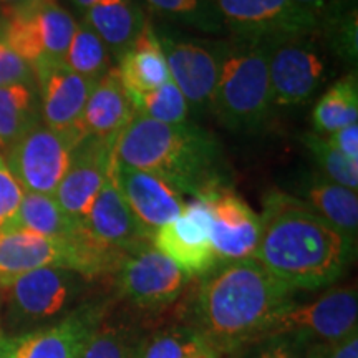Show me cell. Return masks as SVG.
Listing matches in <instances>:
<instances>
[{
  "label": "cell",
  "mask_w": 358,
  "mask_h": 358,
  "mask_svg": "<svg viewBox=\"0 0 358 358\" xmlns=\"http://www.w3.org/2000/svg\"><path fill=\"white\" fill-rule=\"evenodd\" d=\"M194 280L179 301V319L191 325L221 358L262 338L295 292L256 259L221 262Z\"/></svg>",
  "instance_id": "obj_1"
},
{
  "label": "cell",
  "mask_w": 358,
  "mask_h": 358,
  "mask_svg": "<svg viewBox=\"0 0 358 358\" xmlns=\"http://www.w3.org/2000/svg\"><path fill=\"white\" fill-rule=\"evenodd\" d=\"M271 108L267 45L226 40L209 110L222 127L244 133L261 128L271 115Z\"/></svg>",
  "instance_id": "obj_5"
},
{
  "label": "cell",
  "mask_w": 358,
  "mask_h": 358,
  "mask_svg": "<svg viewBox=\"0 0 358 358\" xmlns=\"http://www.w3.org/2000/svg\"><path fill=\"white\" fill-rule=\"evenodd\" d=\"M24 194L25 191L8 171L6 161H0V232L17 227Z\"/></svg>",
  "instance_id": "obj_36"
},
{
  "label": "cell",
  "mask_w": 358,
  "mask_h": 358,
  "mask_svg": "<svg viewBox=\"0 0 358 358\" xmlns=\"http://www.w3.org/2000/svg\"><path fill=\"white\" fill-rule=\"evenodd\" d=\"M42 267L73 271V249L69 241L50 239L20 227L0 232V289Z\"/></svg>",
  "instance_id": "obj_20"
},
{
  "label": "cell",
  "mask_w": 358,
  "mask_h": 358,
  "mask_svg": "<svg viewBox=\"0 0 358 358\" xmlns=\"http://www.w3.org/2000/svg\"><path fill=\"white\" fill-rule=\"evenodd\" d=\"M194 199L208 206L211 216V239L219 262L243 261L256 254L261 239V216L231 185H221Z\"/></svg>",
  "instance_id": "obj_15"
},
{
  "label": "cell",
  "mask_w": 358,
  "mask_h": 358,
  "mask_svg": "<svg viewBox=\"0 0 358 358\" xmlns=\"http://www.w3.org/2000/svg\"><path fill=\"white\" fill-rule=\"evenodd\" d=\"M262 206L254 259L268 274L294 292L329 287L343 275L357 245L342 232L294 194L267 191Z\"/></svg>",
  "instance_id": "obj_2"
},
{
  "label": "cell",
  "mask_w": 358,
  "mask_h": 358,
  "mask_svg": "<svg viewBox=\"0 0 358 358\" xmlns=\"http://www.w3.org/2000/svg\"><path fill=\"white\" fill-rule=\"evenodd\" d=\"M64 267H42L17 277L3 292L2 332L22 337L47 329L106 294L101 285Z\"/></svg>",
  "instance_id": "obj_4"
},
{
  "label": "cell",
  "mask_w": 358,
  "mask_h": 358,
  "mask_svg": "<svg viewBox=\"0 0 358 358\" xmlns=\"http://www.w3.org/2000/svg\"><path fill=\"white\" fill-rule=\"evenodd\" d=\"M203 337L182 322L176 312L171 317L150 325L145 330L140 345V358H189L209 352ZM213 352V350H211Z\"/></svg>",
  "instance_id": "obj_26"
},
{
  "label": "cell",
  "mask_w": 358,
  "mask_h": 358,
  "mask_svg": "<svg viewBox=\"0 0 358 358\" xmlns=\"http://www.w3.org/2000/svg\"><path fill=\"white\" fill-rule=\"evenodd\" d=\"M82 22L103 40L110 53L120 58L131 47L148 19L133 0H98L83 12Z\"/></svg>",
  "instance_id": "obj_24"
},
{
  "label": "cell",
  "mask_w": 358,
  "mask_h": 358,
  "mask_svg": "<svg viewBox=\"0 0 358 358\" xmlns=\"http://www.w3.org/2000/svg\"><path fill=\"white\" fill-rule=\"evenodd\" d=\"M0 161H6V159H3V158H2V153H0Z\"/></svg>",
  "instance_id": "obj_45"
},
{
  "label": "cell",
  "mask_w": 358,
  "mask_h": 358,
  "mask_svg": "<svg viewBox=\"0 0 358 358\" xmlns=\"http://www.w3.org/2000/svg\"><path fill=\"white\" fill-rule=\"evenodd\" d=\"M329 141L347 159H350L352 163H358V123L329 134Z\"/></svg>",
  "instance_id": "obj_40"
},
{
  "label": "cell",
  "mask_w": 358,
  "mask_h": 358,
  "mask_svg": "<svg viewBox=\"0 0 358 358\" xmlns=\"http://www.w3.org/2000/svg\"><path fill=\"white\" fill-rule=\"evenodd\" d=\"M335 229L357 245L358 196L357 191L340 186L320 174H312L301 182L297 196Z\"/></svg>",
  "instance_id": "obj_23"
},
{
  "label": "cell",
  "mask_w": 358,
  "mask_h": 358,
  "mask_svg": "<svg viewBox=\"0 0 358 358\" xmlns=\"http://www.w3.org/2000/svg\"><path fill=\"white\" fill-rule=\"evenodd\" d=\"M32 69L38 87V108L43 124L64 134L77 146L83 141L80 120L96 82L75 73L62 60H42Z\"/></svg>",
  "instance_id": "obj_13"
},
{
  "label": "cell",
  "mask_w": 358,
  "mask_h": 358,
  "mask_svg": "<svg viewBox=\"0 0 358 358\" xmlns=\"http://www.w3.org/2000/svg\"><path fill=\"white\" fill-rule=\"evenodd\" d=\"M317 34L267 43L272 105H303L325 82L327 62L313 40Z\"/></svg>",
  "instance_id": "obj_10"
},
{
  "label": "cell",
  "mask_w": 358,
  "mask_h": 358,
  "mask_svg": "<svg viewBox=\"0 0 358 358\" xmlns=\"http://www.w3.org/2000/svg\"><path fill=\"white\" fill-rule=\"evenodd\" d=\"M34 85L0 87V153L10 150L22 134L40 122Z\"/></svg>",
  "instance_id": "obj_27"
},
{
  "label": "cell",
  "mask_w": 358,
  "mask_h": 358,
  "mask_svg": "<svg viewBox=\"0 0 358 358\" xmlns=\"http://www.w3.org/2000/svg\"><path fill=\"white\" fill-rule=\"evenodd\" d=\"M145 327L128 313L116 312L113 302L78 358H140Z\"/></svg>",
  "instance_id": "obj_25"
},
{
  "label": "cell",
  "mask_w": 358,
  "mask_h": 358,
  "mask_svg": "<svg viewBox=\"0 0 358 358\" xmlns=\"http://www.w3.org/2000/svg\"><path fill=\"white\" fill-rule=\"evenodd\" d=\"M70 2L73 3V6L77 7L80 12H85V10H88L92 6H95L98 0H70Z\"/></svg>",
  "instance_id": "obj_43"
},
{
  "label": "cell",
  "mask_w": 358,
  "mask_h": 358,
  "mask_svg": "<svg viewBox=\"0 0 358 358\" xmlns=\"http://www.w3.org/2000/svg\"><path fill=\"white\" fill-rule=\"evenodd\" d=\"M77 25L57 0L19 10L2 8L0 40L34 66L42 60H62Z\"/></svg>",
  "instance_id": "obj_8"
},
{
  "label": "cell",
  "mask_w": 358,
  "mask_h": 358,
  "mask_svg": "<svg viewBox=\"0 0 358 358\" xmlns=\"http://www.w3.org/2000/svg\"><path fill=\"white\" fill-rule=\"evenodd\" d=\"M161 19L204 34H222L224 25L213 0H143Z\"/></svg>",
  "instance_id": "obj_31"
},
{
  "label": "cell",
  "mask_w": 358,
  "mask_h": 358,
  "mask_svg": "<svg viewBox=\"0 0 358 358\" xmlns=\"http://www.w3.org/2000/svg\"><path fill=\"white\" fill-rule=\"evenodd\" d=\"M115 141L90 136L80 141L71 153L69 171L53 198L75 222L85 221L93 201L110 178L115 163Z\"/></svg>",
  "instance_id": "obj_16"
},
{
  "label": "cell",
  "mask_w": 358,
  "mask_h": 358,
  "mask_svg": "<svg viewBox=\"0 0 358 358\" xmlns=\"http://www.w3.org/2000/svg\"><path fill=\"white\" fill-rule=\"evenodd\" d=\"M358 332V295L355 285L332 287L307 303L285 308L264 337L282 335L302 348L327 345Z\"/></svg>",
  "instance_id": "obj_7"
},
{
  "label": "cell",
  "mask_w": 358,
  "mask_h": 358,
  "mask_svg": "<svg viewBox=\"0 0 358 358\" xmlns=\"http://www.w3.org/2000/svg\"><path fill=\"white\" fill-rule=\"evenodd\" d=\"M303 146L315 159L325 178L345 186L348 189H358V163H352L335 148L329 138L317 133H307L302 136Z\"/></svg>",
  "instance_id": "obj_33"
},
{
  "label": "cell",
  "mask_w": 358,
  "mask_h": 358,
  "mask_svg": "<svg viewBox=\"0 0 358 358\" xmlns=\"http://www.w3.org/2000/svg\"><path fill=\"white\" fill-rule=\"evenodd\" d=\"M82 226L98 244L123 254L151 244L153 239L129 211L111 174L93 201Z\"/></svg>",
  "instance_id": "obj_19"
},
{
  "label": "cell",
  "mask_w": 358,
  "mask_h": 358,
  "mask_svg": "<svg viewBox=\"0 0 358 358\" xmlns=\"http://www.w3.org/2000/svg\"><path fill=\"white\" fill-rule=\"evenodd\" d=\"M0 334H3V332H2V327H0Z\"/></svg>",
  "instance_id": "obj_47"
},
{
  "label": "cell",
  "mask_w": 358,
  "mask_h": 358,
  "mask_svg": "<svg viewBox=\"0 0 358 358\" xmlns=\"http://www.w3.org/2000/svg\"><path fill=\"white\" fill-rule=\"evenodd\" d=\"M73 150L69 138L38 122L10 146L6 164L25 192L55 196Z\"/></svg>",
  "instance_id": "obj_12"
},
{
  "label": "cell",
  "mask_w": 358,
  "mask_h": 358,
  "mask_svg": "<svg viewBox=\"0 0 358 358\" xmlns=\"http://www.w3.org/2000/svg\"><path fill=\"white\" fill-rule=\"evenodd\" d=\"M294 3L315 20L319 30L355 8V0H294Z\"/></svg>",
  "instance_id": "obj_38"
},
{
  "label": "cell",
  "mask_w": 358,
  "mask_h": 358,
  "mask_svg": "<svg viewBox=\"0 0 358 358\" xmlns=\"http://www.w3.org/2000/svg\"><path fill=\"white\" fill-rule=\"evenodd\" d=\"M113 302V294H103L55 325L15 337L17 358H78L85 343Z\"/></svg>",
  "instance_id": "obj_17"
},
{
  "label": "cell",
  "mask_w": 358,
  "mask_h": 358,
  "mask_svg": "<svg viewBox=\"0 0 358 358\" xmlns=\"http://www.w3.org/2000/svg\"><path fill=\"white\" fill-rule=\"evenodd\" d=\"M62 62L85 78L98 82L111 69V53L85 22H80Z\"/></svg>",
  "instance_id": "obj_30"
},
{
  "label": "cell",
  "mask_w": 358,
  "mask_h": 358,
  "mask_svg": "<svg viewBox=\"0 0 358 358\" xmlns=\"http://www.w3.org/2000/svg\"><path fill=\"white\" fill-rule=\"evenodd\" d=\"M134 116L127 90L118 77L116 66L106 71L93 87L85 105L80 133L85 138L116 140Z\"/></svg>",
  "instance_id": "obj_21"
},
{
  "label": "cell",
  "mask_w": 358,
  "mask_h": 358,
  "mask_svg": "<svg viewBox=\"0 0 358 358\" xmlns=\"http://www.w3.org/2000/svg\"><path fill=\"white\" fill-rule=\"evenodd\" d=\"M306 358H358V332L340 342L306 348Z\"/></svg>",
  "instance_id": "obj_39"
},
{
  "label": "cell",
  "mask_w": 358,
  "mask_h": 358,
  "mask_svg": "<svg viewBox=\"0 0 358 358\" xmlns=\"http://www.w3.org/2000/svg\"><path fill=\"white\" fill-rule=\"evenodd\" d=\"M189 358H217L216 357V353L214 352H203V353H198V355H192V357H189Z\"/></svg>",
  "instance_id": "obj_44"
},
{
  "label": "cell",
  "mask_w": 358,
  "mask_h": 358,
  "mask_svg": "<svg viewBox=\"0 0 358 358\" xmlns=\"http://www.w3.org/2000/svg\"><path fill=\"white\" fill-rule=\"evenodd\" d=\"M191 280L171 259L146 244L124 256L108 285L123 312L146 329L168 319L164 315L178 306Z\"/></svg>",
  "instance_id": "obj_6"
},
{
  "label": "cell",
  "mask_w": 358,
  "mask_h": 358,
  "mask_svg": "<svg viewBox=\"0 0 358 358\" xmlns=\"http://www.w3.org/2000/svg\"><path fill=\"white\" fill-rule=\"evenodd\" d=\"M224 29L232 38L272 43L319 32L315 20L294 0H213Z\"/></svg>",
  "instance_id": "obj_11"
},
{
  "label": "cell",
  "mask_w": 358,
  "mask_h": 358,
  "mask_svg": "<svg viewBox=\"0 0 358 358\" xmlns=\"http://www.w3.org/2000/svg\"><path fill=\"white\" fill-rule=\"evenodd\" d=\"M116 71L129 98L153 92L171 80L166 57L150 20L131 47L118 58Z\"/></svg>",
  "instance_id": "obj_22"
},
{
  "label": "cell",
  "mask_w": 358,
  "mask_h": 358,
  "mask_svg": "<svg viewBox=\"0 0 358 358\" xmlns=\"http://www.w3.org/2000/svg\"><path fill=\"white\" fill-rule=\"evenodd\" d=\"M358 122V80L350 73L334 83L312 111V123L317 134H332Z\"/></svg>",
  "instance_id": "obj_28"
},
{
  "label": "cell",
  "mask_w": 358,
  "mask_h": 358,
  "mask_svg": "<svg viewBox=\"0 0 358 358\" xmlns=\"http://www.w3.org/2000/svg\"><path fill=\"white\" fill-rule=\"evenodd\" d=\"M17 227L50 239L69 241L77 232L80 224L60 208L53 196L25 192Z\"/></svg>",
  "instance_id": "obj_29"
},
{
  "label": "cell",
  "mask_w": 358,
  "mask_h": 358,
  "mask_svg": "<svg viewBox=\"0 0 358 358\" xmlns=\"http://www.w3.org/2000/svg\"><path fill=\"white\" fill-rule=\"evenodd\" d=\"M151 244L191 279H199L221 264L211 239V216L201 199L187 203L176 219L159 227Z\"/></svg>",
  "instance_id": "obj_14"
},
{
  "label": "cell",
  "mask_w": 358,
  "mask_h": 358,
  "mask_svg": "<svg viewBox=\"0 0 358 358\" xmlns=\"http://www.w3.org/2000/svg\"><path fill=\"white\" fill-rule=\"evenodd\" d=\"M34 82L32 65L27 64L24 58L0 40V87L17 83L34 85Z\"/></svg>",
  "instance_id": "obj_37"
},
{
  "label": "cell",
  "mask_w": 358,
  "mask_h": 358,
  "mask_svg": "<svg viewBox=\"0 0 358 358\" xmlns=\"http://www.w3.org/2000/svg\"><path fill=\"white\" fill-rule=\"evenodd\" d=\"M221 358H306V348L282 335L262 337Z\"/></svg>",
  "instance_id": "obj_35"
},
{
  "label": "cell",
  "mask_w": 358,
  "mask_h": 358,
  "mask_svg": "<svg viewBox=\"0 0 358 358\" xmlns=\"http://www.w3.org/2000/svg\"><path fill=\"white\" fill-rule=\"evenodd\" d=\"M357 25V8H353V10L343 13L338 19L332 20L319 30V35H324L330 48L342 60L353 65L357 64L358 55Z\"/></svg>",
  "instance_id": "obj_34"
},
{
  "label": "cell",
  "mask_w": 358,
  "mask_h": 358,
  "mask_svg": "<svg viewBox=\"0 0 358 358\" xmlns=\"http://www.w3.org/2000/svg\"><path fill=\"white\" fill-rule=\"evenodd\" d=\"M115 159L155 174L192 198L216 186L229 185L217 138L187 122L168 124L134 113L116 138Z\"/></svg>",
  "instance_id": "obj_3"
},
{
  "label": "cell",
  "mask_w": 358,
  "mask_h": 358,
  "mask_svg": "<svg viewBox=\"0 0 358 358\" xmlns=\"http://www.w3.org/2000/svg\"><path fill=\"white\" fill-rule=\"evenodd\" d=\"M15 343V337H8L6 334H0V358H17Z\"/></svg>",
  "instance_id": "obj_41"
},
{
  "label": "cell",
  "mask_w": 358,
  "mask_h": 358,
  "mask_svg": "<svg viewBox=\"0 0 358 358\" xmlns=\"http://www.w3.org/2000/svg\"><path fill=\"white\" fill-rule=\"evenodd\" d=\"M0 15H2V7H0Z\"/></svg>",
  "instance_id": "obj_46"
},
{
  "label": "cell",
  "mask_w": 358,
  "mask_h": 358,
  "mask_svg": "<svg viewBox=\"0 0 358 358\" xmlns=\"http://www.w3.org/2000/svg\"><path fill=\"white\" fill-rule=\"evenodd\" d=\"M131 105L134 113H140L156 122L178 124L187 122L189 115V105H187L185 95L181 93L173 80L164 83L163 87L145 93V95L131 96Z\"/></svg>",
  "instance_id": "obj_32"
},
{
  "label": "cell",
  "mask_w": 358,
  "mask_h": 358,
  "mask_svg": "<svg viewBox=\"0 0 358 358\" xmlns=\"http://www.w3.org/2000/svg\"><path fill=\"white\" fill-rule=\"evenodd\" d=\"M155 30L166 57L171 80L181 90L189 108H209L221 71L226 42L191 38L164 25L158 29L155 27Z\"/></svg>",
  "instance_id": "obj_9"
},
{
  "label": "cell",
  "mask_w": 358,
  "mask_h": 358,
  "mask_svg": "<svg viewBox=\"0 0 358 358\" xmlns=\"http://www.w3.org/2000/svg\"><path fill=\"white\" fill-rule=\"evenodd\" d=\"M42 2H50V0H0V7L6 10H19V8L32 7Z\"/></svg>",
  "instance_id": "obj_42"
},
{
  "label": "cell",
  "mask_w": 358,
  "mask_h": 358,
  "mask_svg": "<svg viewBox=\"0 0 358 358\" xmlns=\"http://www.w3.org/2000/svg\"><path fill=\"white\" fill-rule=\"evenodd\" d=\"M111 176L129 211L151 237L185 209L181 192L155 174L129 168L115 159Z\"/></svg>",
  "instance_id": "obj_18"
}]
</instances>
